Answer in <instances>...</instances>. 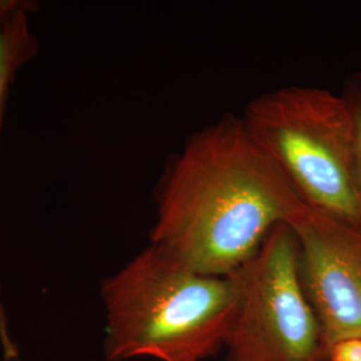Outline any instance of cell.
<instances>
[{"label": "cell", "mask_w": 361, "mask_h": 361, "mask_svg": "<svg viewBox=\"0 0 361 361\" xmlns=\"http://www.w3.org/2000/svg\"><path fill=\"white\" fill-rule=\"evenodd\" d=\"M328 361H361V336L334 343L326 352Z\"/></svg>", "instance_id": "8"}, {"label": "cell", "mask_w": 361, "mask_h": 361, "mask_svg": "<svg viewBox=\"0 0 361 361\" xmlns=\"http://www.w3.org/2000/svg\"><path fill=\"white\" fill-rule=\"evenodd\" d=\"M37 10L38 4L31 0H0V129L13 79L39 50L31 30V16ZM4 322L6 313L0 300V323Z\"/></svg>", "instance_id": "6"}, {"label": "cell", "mask_w": 361, "mask_h": 361, "mask_svg": "<svg viewBox=\"0 0 361 361\" xmlns=\"http://www.w3.org/2000/svg\"><path fill=\"white\" fill-rule=\"evenodd\" d=\"M101 297L107 361H204L224 348L237 308L232 276L198 273L154 244L106 279Z\"/></svg>", "instance_id": "2"}, {"label": "cell", "mask_w": 361, "mask_h": 361, "mask_svg": "<svg viewBox=\"0 0 361 361\" xmlns=\"http://www.w3.org/2000/svg\"><path fill=\"white\" fill-rule=\"evenodd\" d=\"M237 308L225 341L229 361H328L323 332L300 274L296 234L277 225L231 274Z\"/></svg>", "instance_id": "4"}, {"label": "cell", "mask_w": 361, "mask_h": 361, "mask_svg": "<svg viewBox=\"0 0 361 361\" xmlns=\"http://www.w3.org/2000/svg\"><path fill=\"white\" fill-rule=\"evenodd\" d=\"M348 102L356 126V147H357V180L361 197V74H353L345 80L341 90Z\"/></svg>", "instance_id": "7"}, {"label": "cell", "mask_w": 361, "mask_h": 361, "mask_svg": "<svg viewBox=\"0 0 361 361\" xmlns=\"http://www.w3.org/2000/svg\"><path fill=\"white\" fill-rule=\"evenodd\" d=\"M241 119L305 207L361 228L356 126L341 92L268 91L247 104Z\"/></svg>", "instance_id": "3"}, {"label": "cell", "mask_w": 361, "mask_h": 361, "mask_svg": "<svg viewBox=\"0 0 361 361\" xmlns=\"http://www.w3.org/2000/svg\"><path fill=\"white\" fill-rule=\"evenodd\" d=\"M150 244L193 271L228 277L304 207L241 116L197 131L169 166Z\"/></svg>", "instance_id": "1"}, {"label": "cell", "mask_w": 361, "mask_h": 361, "mask_svg": "<svg viewBox=\"0 0 361 361\" xmlns=\"http://www.w3.org/2000/svg\"><path fill=\"white\" fill-rule=\"evenodd\" d=\"M288 225L296 234L301 280L328 352L338 340L361 336V228L305 205Z\"/></svg>", "instance_id": "5"}]
</instances>
